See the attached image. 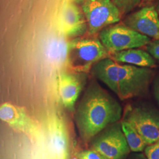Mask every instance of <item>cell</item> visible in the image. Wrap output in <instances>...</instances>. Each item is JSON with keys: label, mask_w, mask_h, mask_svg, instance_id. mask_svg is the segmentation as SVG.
I'll use <instances>...</instances> for the list:
<instances>
[{"label": "cell", "mask_w": 159, "mask_h": 159, "mask_svg": "<svg viewBox=\"0 0 159 159\" xmlns=\"http://www.w3.org/2000/svg\"><path fill=\"white\" fill-rule=\"evenodd\" d=\"M123 109L108 91L96 80L88 85L75 113V121L80 136L84 142H90L102 130L120 121Z\"/></svg>", "instance_id": "cell-1"}, {"label": "cell", "mask_w": 159, "mask_h": 159, "mask_svg": "<svg viewBox=\"0 0 159 159\" xmlns=\"http://www.w3.org/2000/svg\"><path fill=\"white\" fill-rule=\"evenodd\" d=\"M91 73L121 100L142 96L148 93L153 71L105 58L95 64Z\"/></svg>", "instance_id": "cell-2"}, {"label": "cell", "mask_w": 159, "mask_h": 159, "mask_svg": "<svg viewBox=\"0 0 159 159\" xmlns=\"http://www.w3.org/2000/svg\"><path fill=\"white\" fill-rule=\"evenodd\" d=\"M108 54L99 39L77 37L67 43L66 60L75 71L87 73Z\"/></svg>", "instance_id": "cell-3"}, {"label": "cell", "mask_w": 159, "mask_h": 159, "mask_svg": "<svg viewBox=\"0 0 159 159\" xmlns=\"http://www.w3.org/2000/svg\"><path fill=\"white\" fill-rule=\"evenodd\" d=\"M121 119L130 123L148 145L159 140V111L156 109L144 104H129Z\"/></svg>", "instance_id": "cell-4"}, {"label": "cell", "mask_w": 159, "mask_h": 159, "mask_svg": "<svg viewBox=\"0 0 159 159\" xmlns=\"http://www.w3.org/2000/svg\"><path fill=\"white\" fill-rule=\"evenodd\" d=\"M99 40L108 53L114 54L147 46L151 39L123 24H116L102 29Z\"/></svg>", "instance_id": "cell-5"}, {"label": "cell", "mask_w": 159, "mask_h": 159, "mask_svg": "<svg viewBox=\"0 0 159 159\" xmlns=\"http://www.w3.org/2000/svg\"><path fill=\"white\" fill-rule=\"evenodd\" d=\"M81 9L87 23L88 33L91 35L117 24L121 20V13L112 0H83Z\"/></svg>", "instance_id": "cell-6"}, {"label": "cell", "mask_w": 159, "mask_h": 159, "mask_svg": "<svg viewBox=\"0 0 159 159\" xmlns=\"http://www.w3.org/2000/svg\"><path fill=\"white\" fill-rule=\"evenodd\" d=\"M90 142L91 149L108 159H125L131 153L120 121L107 126Z\"/></svg>", "instance_id": "cell-7"}, {"label": "cell", "mask_w": 159, "mask_h": 159, "mask_svg": "<svg viewBox=\"0 0 159 159\" xmlns=\"http://www.w3.org/2000/svg\"><path fill=\"white\" fill-rule=\"evenodd\" d=\"M124 24L150 39H159V13L153 6L131 13L125 19Z\"/></svg>", "instance_id": "cell-8"}, {"label": "cell", "mask_w": 159, "mask_h": 159, "mask_svg": "<svg viewBox=\"0 0 159 159\" xmlns=\"http://www.w3.org/2000/svg\"><path fill=\"white\" fill-rule=\"evenodd\" d=\"M87 79V73L62 71L58 76V92L63 106L73 111Z\"/></svg>", "instance_id": "cell-9"}, {"label": "cell", "mask_w": 159, "mask_h": 159, "mask_svg": "<svg viewBox=\"0 0 159 159\" xmlns=\"http://www.w3.org/2000/svg\"><path fill=\"white\" fill-rule=\"evenodd\" d=\"M60 26L63 34L67 37H80L88 31V25L84 14L74 4L63 7L60 16Z\"/></svg>", "instance_id": "cell-10"}, {"label": "cell", "mask_w": 159, "mask_h": 159, "mask_svg": "<svg viewBox=\"0 0 159 159\" xmlns=\"http://www.w3.org/2000/svg\"><path fill=\"white\" fill-rule=\"evenodd\" d=\"M0 120L15 130L34 135L36 130L35 123L24 109L8 102L0 105Z\"/></svg>", "instance_id": "cell-11"}, {"label": "cell", "mask_w": 159, "mask_h": 159, "mask_svg": "<svg viewBox=\"0 0 159 159\" xmlns=\"http://www.w3.org/2000/svg\"><path fill=\"white\" fill-rule=\"evenodd\" d=\"M48 130L54 152L59 159H67L68 135L63 121L57 116L52 117L48 123Z\"/></svg>", "instance_id": "cell-12"}, {"label": "cell", "mask_w": 159, "mask_h": 159, "mask_svg": "<svg viewBox=\"0 0 159 159\" xmlns=\"http://www.w3.org/2000/svg\"><path fill=\"white\" fill-rule=\"evenodd\" d=\"M114 60L141 67L153 68L156 67V61L148 51L138 48H132L113 54Z\"/></svg>", "instance_id": "cell-13"}, {"label": "cell", "mask_w": 159, "mask_h": 159, "mask_svg": "<svg viewBox=\"0 0 159 159\" xmlns=\"http://www.w3.org/2000/svg\"><path fill=\"white\" fill-rule=\"evenodd\" d=\"M120 123L131 152H142L148 145L142 137L127 121L121 119Z\"/></svg>", "instance_id": "cell-14"}, {"label": "cell", "mask_w": 159, "mask_h": 159, "mask_svg": "<svg viewBox=\"0 0 159 159\" xmlns=\"http://www.w3.org/2000/svg\"><path fill=\"white\" fill-rule=\"evenodd\" d=\"M122 14H127L132 11L140 2V0H112Z\"/></svg>", "instance_id": "cell-15"}, {"label": "cell", "mask_w": 159, "mask_h": 159, "mask_svg": "<svg viewBox=\"0 0 159 159\" xmlns=\"http://www.w3.org/2000/svg\"><path fill=\"white\" fill-rule=\"evenodd\" d=\"M77 156L78 159H108L100 153L91 148L80 152Z\"/></svg>", "instance_id": "cell-16"}, {"label": "cell", "mask_w": 159, "mask_h": 159, "mask_svg": "<svg viewBox=\"0 0 159 159\" xmlns=\"http://www.w3.org/2000/svg\"><path fill=\"white\" fill-rule=\"evenodd\" d=\"M144 152L148 159H159V140L147 145Z\"/></svg>", "instance_id": "cell-17"}, {"label": "cell", "mask_w": 159, "mask_h": 159, "mask_svg": "<svg viewBox=\"0 0 159 159\" xmlns=\"http://www.w3.org/2000/svg\"><path fill=\"white\" fill-rule=\"evenodd\" d=\"M146 49L154 58L159 61V39L150 41L146 46Z\"/></svg>", "instance_id": "cell-18"}, {"label": "cell", "mask_w": 159, "mask_h": 159, "mask_svg": "<svg viewBox=\"0 0 159 159\" xmlns=\"http://www.w3.org/2000/svg\"><path fill=\"white\" fill-rule=\"evenodd\" d=\"M125 159H148L144 154L141 153L131 152Z\"/></svg>", "instance_id": "cell-19"}, {"label": "cell", "mask_w": 159, "mask_h": 159, "mask_svg": "<svg viewBox=\"0 0 159 159\" xmlns=\"http://www.w3.org/2000/svg\"><path fill=\"white\" fill-rule=\"evenodd\" d=\"M154 94L159 105V77L155 80L154 83Z\"/></svg>", "instance_id": "cell-20"}, {"label": "cell", "mask_w": 159, "mask_h": 159, "mask_svg": "<svg viewBox=\"0 0 159 159\" xmlns=\"http://www.w3.org/2000/svg\"><path fill=\"white\" fill-rule=\"evenodd\" d=\"M156 10H157V11L159 13V0L158 1V2H157V4L156 6Z\"/></svg>", "instance_id": "cell-21"}, {"label": "cell", "mask_w": 159, "mask_h": 159, "mask_svg": "<svg viewBox=\"0 0 159 159\" xmlns=\"http://www.w3.org/2000/svg\"><path fill=\"white\" fill-rule=\"evenodd\" d=\"M147 1H151V0H147Z\"/></svg>", "instance_id": "cell-22"}]
</instances>
